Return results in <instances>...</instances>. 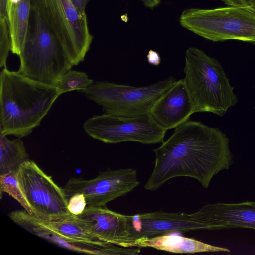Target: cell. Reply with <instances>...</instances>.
Masks as SVG:
<instances>
[{
  "mask_svg": "<svg viewBox=\"0 0 255 255\" xmlns=\"http://www.w3.org/2000/svg\"><path fill=\"white\" fill-rule=\"evenodd\" d=\"M153 151L154 167L144 185L152 191L180 176L193 178L206 188L215 175L233 162L226 135L218 128L191 120L176 127Z\"/></svg>",
  "mask_w": 255,
  "mask_h": 255,
  "instance_id": "obj_1",
  "label": "cell"
},
{
  "mask_svg": "<svg viewBox=\"0 0 255 255\" xmlns=\"http://www.w3.org/2000/svg\"><path fill=\"white\" fill-rule=\"evenodd\" d=\"M60 95L55 86L3 68L0 74V130L6 136H28Z\"/></svg>",
  "mask_w": 255,
  "mask_h": 255,
  "instance_id": "obj_2",
  "label": "cell"
},
{
  "mask_svg": "<svg viewBox=\"0 0 255 255\" xmlns=\"http://www.w3.org/2000/svg\"><path fill=\"white\" fill-rule=\"evenodd\" d=\"M183 79L195 112H208L222 116L237 102L234 87L216 59L195 47L185 54Z\"/></svg>",
  "mask_w": 255,
  "mask_h": 255,
  "instance_id": "obj_3",
  "label": "cell"
},
{
  "mask_svg": "<svg viewBox=\"0 0 255 255\" xmlns=\"http://www.w3.org/2000/svg\"><path fill=\"white\" fill-rule=\"evenodd\" d=\"M32 27L20 55L18 72L35 80L55 86L60 77L75 66L43 19L31 6Z\"/></svg>",
  "mask_w": 255,
  "mask_h": 255,
  "instance_id": "obj_4",
  "label": "cell"
},
{
  "mask_svg": "<svg viewBox=\"0 0 255 255\" xmlns=\"http://www.w3.org/2000/svg\"><path fill=\"white\" fill-rule=\"evenodd\" d=\"M179 22L185 29L213 41L237 40L255 45V0L242 6L186 9Z\"/></svg>",
  "mask_w": 255,
  "mask_h": 255,
  "instance_id": "obj_5",
  "label": "cell"
},
{
  "mask_svg": "<svg viewBox=\"0 0 255 255\" xmlns=\"http://www.w3.org/2000/svg\"><path fill=\"white\" fill-rule=\"evenodd\" d=\"M176 81L170 76L142 87L97 81L79 92L101 106L105 114L133 117L150 114L155 102Z\"/></svg>",
  "mask_w": 255,
  "mask_h": 255,
  "instance_id": "obj_6",
  "label": "cell"
},
{
  "mask_svg": "<svg viewBox=\"0 0 255 255\" xmlns=\"http://www.w3.org/2000/svg\"><path fill=\"white\" fill-rule=\"evenodd\" d=\"M75 65L82 62L93 40L86 15L80 14L70 0H31Z\"/></svg>",
  "mask_w": 255,
  "mask_h": 255,
  "instance_id": "obj_7",
  "label": "cell"
},
{
  "mask_svg": "<svg viewBox=\"0 0 255 255\" xmlns=\"http://www.w3.org/2000/svg\"><path fill=\"white\" fill-rule=\"evenodd\" d=\"M83 127L89 136L106 143H162L166 132L150 114L127 117L104 113L88 119Z\"/></svg>",
  "mask_w": 255,
  "mask_h": 255,
  "instance_id": "obj_8",
  "label": "cell"
},
{
  "mask_svg": "<svg viewBox=\"0 0 255 255\" xmlns=\"http://www.w3.org/2000/svg\"><path fill=\"white\" fill-rule=\"evenodd\" d=\"M17 176L33 216L40 220L48 221L71 214L67 208L68 199L63 188L34 161L28 160L22 164Z\"/></svg>",
  "mask_w": 255,
  "mask_h": 255,
  "instance_id": "obj_9",
  "label": "cell"
},
{
  "mask_svg": "<svg viewBox=\"0 0 255 255\" xmlns=\"http://www.w3.org/2000/svg\"><path fill=\"white\" fill-rule=\"evenodd\" d=\"M139 185L135 169H108L94 179L71 178L63 189L68 200L76 193H82L87 206L99 207H105L110 201L127 194Z\"/></svg>",
  "mask_w": 255,
  "mask_h": 255,
  "instance_id": "obj_10",
  "label": "cell"
},
{
  "mask_svg": "<svg viewBox=\"0 0 255 255\" xmlns=\"http://www.w3.org/2000/svg\"><path fill=\"white\" fill-rule=\"evenodd\" d=\"M76 216L80 224L99 240L123 247H135L127 215L105 207L87 206Z\"/></svg>",
  "mask_w": 255,
  "mask_h": 255,
  "instance_id": "obj_11",
  "label": "cell"
},
{
  "mask_svg": "<svg viewBox=\"0 0 255 255\" xmlns=\"http://www.w3.org/2000/svg\"><path fill=\"white\" fill-rule=\"evenodd\" d=\"M127 216L135 242L141 238L201 230L195 212L168 213L160 210Z\"/></svg>",
  "mask_w": 255,
  "mask_h": 255,
  "instance_id": "obj_12",
  "label": "cell"
},
{
  "mask_svg": "<svg viewBox=\"0 0 255 255\" xmlns=\"http://www.w3.org/2000/svg\"><path fill=\"white\" fill-rule=\"evenodd\" d=\"M202 230L243 228L255 230V202L207 204L196 211Z\"/></svg>",
  "mask_w": 255,
  "mask_h": 255,
  "instance_id": "obj_13",
  "label": "cell"
},
{
  "mask_svg": "<svg viewBox=\"0 0 255 255\" xmlns=\"http://www.w3.org/2000/svg\"><path fill=\"white\" fill-rule=\"evenodd\" d=\"M195 113L194 106L184 79L176 82L155 102L150 114L163 128H176Z\"/></svg>",
  "mask_w": 255,
  "mask_h": 255,
  "instance_id": "obj_14",
  "label": "cell"
},
{
  "mask_svg": "<svg viewBox=\"0 0 255 255\" xmlns=\"http://www.w3.org/2000/svg\"><path fill=\"white\" fill-rule=\"evenodd\" d=\"M9 217L14 223L29 232L67 249L82 253L101 255H114L117 251L116 246L111 243L91 244L67 238L25 210L13 211L9 214Z\"/></svg>",
  "mask_w": 255,
  "mask_h": 255,
  "instance_id": "obj_15",
  "label": "cell"
},
{
  "mask_svg": "<svg viewBox=\"0 0 255 255\" xmlns=\"http://www.w3.org/2000/svg\"><path fill=\"white\" fill-rule=\"evenodd\" d=\"M135 247H151L175 253L230 252V250L226 248L213 246L194 239L171 234L138 239L136 241Z\"/></svg>",
  "mask_w": 255,
  "mask_h": 255,
  "instance_id": "obj_16",
  "label": "cell"
},
{
  "mask_svg": "<svg viewBox=\"0 0 255 255\" xmlns=\"http://www.w3.org/2000/svg\"><path fill=\"white\" fill-rule=\"evenodd\" d=\"M31 13V0L11 1L7 12L11 51L19 56L28 34Z\"/></svg>",
  "mask_w": 255,
  "mask_h": 255,
  "instance_id": "obj_17",
  "label": "cell"
},
{
  "mask_svg": "<svg viewBox=\"0 0 255 255\" xmlns=\"http://www.w3.org/2000/svg\"><path fill=\"white\" fill-rule=\"evenodd\" d=\"M29 160L23 142L19 139L9 140L0 130V175L17 172Z\"/></svg>",
  "mask_w": 255,
  "mask_h": 255,
  "instance_id": "obj_18",
  "label": "cell"
},
{
  "mask_svg": "<svg viewBox=\"0 0 255 255\" xmlns=\"http://www.w3.org/2000/svg\"><path fill=\"white\" fill-rule=\"evenodd\" d=\"M40 220L64 236L75 241L96 245H103L108 243L99 240L86 230L80 224L76 216L71 214L56 220Z\"/></svg>",
  "mask_w": 255,
  "mask_h": 255,
  "instance_id": "obj_19",
  "label": "cell"
},
{
  "mask_svg": "<svg viewBox=\"0 0 255 255\" xmlns=\"http://www.w3.org/2000/svg\"><path fill=\"white\" fill-rule=\"evenodd\" d=\"M94 82L86 73L70 69L60 77L55 87L61 95L71 91H79L90 87Z\"/></svg>",
  "mask_w": 255,
  "mask_h": 255,
  "instance_id": "obj_20",
  "label": "cell"
},
{
  "mask_svg": "<svg viewBox=\"0 0 255 255\" xmlns=\"http://www.w3.org/2000/svg\"><path fill=\"white\" fill-rule=\"evenodd\" d=\"M17 172H9L0 175V191L6 193L16 200L31 215L32 210L27 202L21 189L17 176Z\"/></svg>",
  "mask_w": 255,
  "mask_h": 255,
  "instance_id": "obj_21",
  "label": "cell"
},
{
  "mask_svg": "<svg viewBox=\"0 0 255 255\" xmlns=\"http://www.w3.org/2000/svg\"><path fill=\"white\" fill-rule=\"evenodd\" d=\"M11 39L8 20L0 18V67H6L9 51H11Z\"/></svg>",
  "mask_w": 255,
  "mask_h": 255,
  "instance_id": "obj_22",
  "label": "cell"
},
{
  "mask_svg": "<svg viewBox=\"0 0 255 255\" xmlns=\"http://www.w3.org/2000/svg\"><path fill=\"white\" fill-rule=\"evenodd\" d=\"M86 207V198L82 193H76L68 200V210L73 215L77 216L81 214Z\"/></svg>",
  "mask_w": 255,
  "mask_h": 255,
  "instance_id": "obj_23",
  "label": "cell"
},
{
  "mask_svg": "<svg viewBox=\"0 0 255 255\" xmlns=\"http://www.w3.org/2000/svg\"><path fill=\"white\" fill-rule=\"evenodd\" d=\"M146 57L147 61L150 64L155 66L160 65L161 59L159 54L156 51L153 50H149Z\"/></svg>",
  "mask_w": 255,
  "mask_h": 255,
  "instance_id": "obj_24",
  "label": "cell"
},
{
  "mask_svg": "<svg viewBox=\"0 0 255 255\" xmlns=\"http://www.w3.org/2000/svg\"><path fill=\"white\" fill-rule=\"evenodd\" d=\"M77 11L82 15H86L85 8L89 0H70Z\"/></svg>",
  "mask_w": 255,
  "mask_h": 255,
  "instance_id": "obj_25",
  "label": "cell"
},
{
  "mask_svg": "<svg viewBox=\"0 0 255 255\" xmlns=\"http://www.w3.org/2000/svg\"><path fill=\"white\" fill-rule=\"evenodd\" d=\"M228 6H242L248 4L249 0H221Z\"/></svg>",
  "mask_w": 255,
  "mask_h": 255,
  "instance_id": "obj_26",
  "label": "cell"
},
{
  "mask_svg": "<svg viewBox=\"0 0 255 255\" xmlns=\"http://www.w3.org/2000/svg\"><path fill=\"white\" fill-rule=\"evenodd\" d=\"M144 5L147 7L152 8L158 5L161 0H141Z\"/></svg>",
  "mask_w": 255,
  "mask_h": 255,
  "instance_id": "obj_27",
  "label": "cell"
}]
</instances>
